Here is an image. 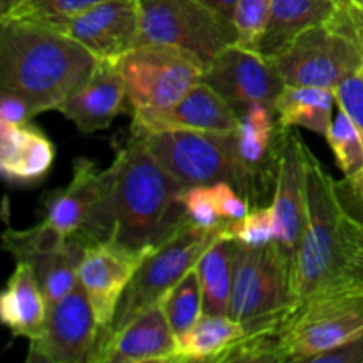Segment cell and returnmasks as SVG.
Instances as JSON below:
<instances>
[{
  "label": "cell",
  "instance_id": "cell-1",
  "mask_svg": "<svg viewBox=\"0 0 363 363\" xmlns=\"http://www.w3.org/2000/svg\"><path fill=\"white\" fill-rule=\"evenodd\" d=\"M186 186L131 135L108 167L105 197L91 225L77 236L87 247L110 243L145 259L188 222Z\"/></svg>",
  "mask_w": 363,
  "mask_h": 363
},
{
  "label": "cell",
  "instance_id": "cell-2",
  "mask_svg": "<svg viewBox=\"0 0 363 363\" xmlns=\"http://www.w3.org/2000/svg\"><path fill=\"white\" fill-rule=\"evenodd\" d=\"M360 222L340 201L339 186L308 151L307 223L291 262L293 307L363 289Z\"/></svg>",
  "mask_w": 363,
  "mask_h": 363
},
{
  "label": "cell",
  "instance_id": "cell-3",
  "mask_svg": "<svg viewBox=\"0 0 363 363\" xmlns=\"http://www.w3.org/2000/svg\"><path fill=\"white\" fill-rule=\"evenodd\" d=\"M0 23V91L23 98L35 116L59 110L99 60L55 28L23 20Z\"/></svg>",
  "mask_w": 363,
  "mask_h": 363
},
{
  "label": "cell",
  "instance_id": "cell-4",
  "mask_svg": "<svg viewBox=\"0 0 363 363\" xmlns=\"http://www.w3.org/2000/svg\"><path fill=\"white\" fill-rule=\"evenodd\" d=\"M273 62L286 84L333 89L363 67V7L353 0L339 4Z\"/></svg>",
  "mask_w": 363,
  "mask_h": 363
},
{
  "label": "cell",
  "instance_id": "cell-5",
  "mask_svg": "<svg viewBox=\"0 0 363 363\" xmlns=\"http://www.w3.org/2000/svg\"><path fill=\"white\" fill-rule=\"evenodd\" d=\"M142 138L156 160L184 186L227 181L248 201L259 183L241 163L234 131L158 130L131 133Z\"/></svg>",
  "mask_w": 363,
  "mask_h": 363
},
{
  "label": "cell",
  "instance_id": "cell-6",
  "mask_svg": "<svg viewBox=\"0 0 363 363\" xmlns=\"http://www.w3.org/2000/svg\"><path fill=\"white\" fill-rule=\"evenodd\" d=\"M293 307L291 257L273 241L248 247L238 241L229 315L243 326L245 337L273 332Z\"/></svg>",
  "mask_w": 363,
  "mask_h": 363
},
{
  "label": "cell",
  "instance_id": "cell-7",
  "mask_svg": "<svg viewBox=\"0 0 363 363\" xmlns=\"http://www.w3.org/2000/svg\"><path fill=\"white\" fill-rule=\"evenodd\" d=\"M222 234L223 230L202 229V227L194 225L188 220L172 238H169L165 243L152 250L140 262L135 275L131 277L130 284H128L126 291H124L123 298L117 305V311L110 326L98 337L91 363L94 362L96 354L103 350V346L117 332L130 325L142 312L149 311L155 305H160L162 298L191 268L197 266L202 254Z\"/></svg>",
  "mask_w": 363,
  "mask_h": 363
},
{
  "label": "cell",
  "instance_id": "cell-8",
  "mask_svg": "<svg viewBox=\"0 0 363 363\" xmlns=\"http://www.w3.org/2000/svg\"><path fill=\"white\" fill-rule=\"evenodd\" d=\"M137 46L176 50L208 67L227 46L238 43L234 21L209 9L201 0H137Z\"/></svg>",
  "mask_w": 363,
  "mask_h": 363
},
{
  "label": "cell",
  "instance_id": "cell-9",
  "mask_svg": "<svg viewBox=\"0 0 363 363\" xmlns=\"http://www.w3.org/2000/svg\"><path fill=\"white\" fill-rule=\"evenodd\" d=\"M131 112L165 110L202 80L206 67L194 57L163 46H137L116 60Z\"/></svg>",
  "mask_w": 363,
  "mask_h": 363
},
{
  "label": "cell",
  "instance_id": "cell-10",
  "mask_svg": "<svg viewBox=\"0 0 363 363\" xmlns=\"http://www.w3.org/2000/svg\"><path fill=\"white\" fill-rule=\"evenodd\" d=\"M99 325L80 284L52 305L45 326L28 340L27 362L85 363L91 362L98 342Z\"/></svg>",
  "mask_w": 363,
  "mask_h": 363
},
{
  "label": "cell",
  "instance_id": "cell-11",
  "mask_svg": "<svg viewBox=\"0 0 363 363\" xmlns=\"http://www.w3.org/2000/svg\"><path fill=\"white\" fill-rule=\"evenodd\" d=\"M308 145L294 128H280L277 140L272 206L277 220V241L293 262L307 223Z\"/></svg>",
  "mask_w": 363,
  "mask_h": 363
},
{
  "label": "cell",
  "instance_id": "cell-12",
  "mask_svg": "<svg viewBox=\"0 0 363 363\" xmlns=\"http://www.w3.org/2000/svg\"><path fill=\"white\" fill-rule=\"evenodd\" d=\"M202 80L211 85L238 116L255 103L275 108L277 98L286 85L273 60L238 43L227 46L206 67Z\"/></svg>",
  "mask_w": 363,
  "mask_h": 363
},
{
  "label": "cell",
  "instance_id": "cell-13",
  "mask_svg": "<svg viewBox=\"0 0 363 363\" xmlns=\"http://www.w3.org/2000/svg\"><path fill=\"white\" fill-rule=\"evenodd\" d=\"M60 32L98 59L117 60L138 45V4L137 0H103L71 18Z\"/></svg>",
  "mask_w": 363,
  "mask_h": 363
},
{
  "label": "cell",
  "instance_id": "cell-14",
  "mask_svg": "<svg viewBox=\"0 0 363 363\" xmlns=\"http://www.w3.org/2000/svg\"><path fill=\"white\" fill-rule=\"evenodd\" d=\"M142 261L144 259L126 254L110 243L85 247L78 264V284L91 301L98 319L99 335L112 323L117 305Z\"/></svg>",
  "mask_w": 363,
  "mask_h": 363
},
{
  "label": "cell",
  "instance_id": "cell-15",
  "mask_svg": "<svg viewBox=\"0 0 363 363\" xmlns=\"http://www.w3.org/2000/svg\"><path fill=\"white\" fill-rule=\"evenodd\" d=\"M240 116L209 84L201 80L165 110L135 112L131 133L158 130L234 131Z\"/></svg>",
  "mask_w": 363,
  "mask_h": 363
},
{
  "label": "cell",
  "instance_id": "cell-16",
  "mask_svg": "<svg viewBox=\"0 0 363 363\" xmlns=\"http://www.w3.org/2000/svg\"><path fill=\"white\" fill-rule=\"evenodd\" d=\"M128 94L116 60L99 59L89 77L60 105L62 112L82 133H94L110 126L128 110Z\"/></svg>",
  "mask_w": 363,
  "mask_h": 363
},
{
  "label": "cell",
  "instance_id": "cell-17",
  "mask_svg": "<svg viewBox=\"0 0 363 363\" xmlns=\"http://www.w3.org/2000/svg\"><path fill=\"white\" fill-rule=\"evenodd\" d=\"M108 169L89 158H78L71 181L46 201L45 220L66 238H77L91 225L105 197Z\"/></svg>",
  "mask_w": 363,
  "mask_h": 363
},
{
  "label": "cell",
  "instance_id": "cell-18",
  "mask_svg": "<svg viewBox=\"0 0 363 363\" xmlns=\"http://www.w3.org/2000/svg\"><path fill=\"white\" fill-rule=\"evenodd\" d=\"M179 363V344L162 305H155L117 332L92 363Z\"/></svg>",
  "mask_w": 363,
  "mask_h": 363
},
{
  "label": "cell",
  "instance_id": "cell-19",
  "mask_svg": "<svg viewBox=\"0 0 363 363\" xmlns=\"http://www.w3.org/2000/svg\"><path fill=\"white\" fill-rule=\"evenodd\" d=\"M55 160L52 142L30 124L0 123V169L6 181L35 183Z\"/></svg>",
  "mask_w": 363,
  "mask_h": 363
},
{
  "label": "cell",
  "instance_id": "cell-20",
  "mask_svg": "<svg viewBox=\"0 0 363 363\" xmlns=\"http://www.w3.org/2000/svg\"><path fill=\"white\" fill-rule=\"evenodd\" d=\"M337 6L335 0H273L257 52L273 60L308 28L325 23Z\"/></svg>",
  "mask_w": 363,
  "mask_h": 363
},
{
  "label": "cell",
  "instance_id": "cell-21",
  "mask_svg": "<svg viewBox=\"0 0 363 363\" xmlns=\"http://www.w3.org/2000/svg\"><path fill=\"white\" fill-rule=\"evenodd\" d=\"M46 301L38 275L27 262H16L0 296V319L18 337L32 340L48 318Z\"/></svg>",
  "mask_w": 363,
  "mask_h": 363
},
{
  "label": "cell",
  "instance_id": "cell-22",
  "mask_svg": "<svg viewBox=\"0 0 363 363\" xmlns=\"http://www.w3.org/2000/svg\"><path fill=\"white\" fill-rule=\"evenodd\" d=\"M279 131L275 108L262 103L248 106L238 121L234 130L238 155L245 169L257 183H261L268 172L275 174Z\"/></svg>",
  "mask_w": 363,
  "mask_h": 363
},
{
  "label": "cell",
  "instance_id": "cell-23",
  "mask_svg": "<svg viewBox=\"0 0 363 363\" xmlns=\"http://www.w3.org/2000/svg\"><path fill=\"white\" fill-rule=\"evenodd\" d=\"M335 103L330 87L286 84L275 103L277 123L280 128H305L326 138Z\"/></svg>",
  "mask_w": 363,
  "mask_h": 363
},
{
  "label": "cell",
  "instance_id": "cell-24",
  "mask_svg": "<svg viewBox=\"0 0 363 363\" xmlns=\"http://www.w3.org/2000/svg\"><path fill=\"white\" fill-rule=\"evenodd\" d=\"M236 248L238 241L222 234L199 259L197 269L201 275L202 293H204L206 314L229 315Z\"/></svg>",
  "mask_w": 363,
  "mask_h": 363
},
{
  "label": "cell",
  "instance_id": "cell-25",
  "mask_svg": "<svg viewBox=\"0 0 363 363\" xmlns=\"http://www.w3.org/2000/svg\"><path fill=\"white\" fill-rule=\"evenodd\" d=\"M247 335L230 315L202 314L199 321L177 339L181 362H222L223 354Z\"/></svg>",
  "mask_w": 363,
  "mask_h": 363
},
{
  "label": "cell",
  "instance_id": "cell-26",
  "mask_svg": "<svg viewBox=\"0 0 363 363\" xmlns=\"http://www.w3.org/2000/svg\"><path fill=\"white\" fill-rule=\"evenodd\" d=\"M170 328L179 339L204 314V293L197 266L191 268L160 301Z\"/></svg>",
  "mask_w": 363,
  "mask_h": 363
},
{
  "label": "cell",
  "instance_id": "cell-27",
  "mask_svg": "<svg viewBox=\"0 0 363 363\" xmlns=\"http://www.w3.org/2000/svg\"><path fill=\"white\" fill-rule=\"evenodd\" d=\"M103 0H21L0 20H23L60 30L71 18Z\"/></svg>",
  "mask_w": 363,
  "mask_h": 363
},
{
  "label": "cell",
  "instance_id": "cell-28",
  "mask_svg": "<svg viewBox=\"0 0 363 363\" xmlns=\"http://www.w3.org/2000/svg\"><path fill=\"white\" fill-rule=\"evenodd\" d=\"M335 162L350 179L363 169V131L344 110L339 108L326 135Z\"/></svg>",
  "mask_w": 363,
  "mask_h": 363
},
{
  "label": "cell",
  "instance_id": "cell-29",
  "mask_svg": "<svg viewBox=\"0 0 363 363\" xmlns=\"http://www.w3.org/2000/svg\"><path fill=\"white\" fill-rule=\"evenodd\" d=\"M223 236H229L248 247H262L277 241V220L273 206L255 208L245 218L229 223L223 230Z\"/></svg>",
  "mask_w": 363,
  "mask_h": 363
},
{
  "label": "cell",
  "instance_id": "cell-30",
  "mask_svg": "<svg viewBox=\"0 0 363 363\" xmlns=\"http://www.w3.org/2000/svg\"><path fill=\"white\" fill-rule=\"evenodd\" d=\"M272 4L273 0H238L233 18L238 30V45L257 50L269 18Z\"/></svg>",
  "mask_w": 363,
  "mask_h": 363
},
{
  "label": "cell",
  "instance_id": "cell-31",
  "mask_svg": "<svg viewBox=\"0 0 363 363\" xmlns=\"http://www.w3.org/2000/svg\"><path fill=\"white\" fill-rule=\"evenodd\" d=\"M186 216L194 225L209 230H225L229 223L220 215L213 184H199L184 190L183 195Z\"/></svg>",
  "mask_w": 363,
  "mask_h": 363
},
{
  "label": "cell",
  "instance_id": "cell-32",
  "mask_svg": "<svg viewBox=\"0 0 363 363\" xmlns=\"http://www.w3.org/2000/svg\"><path fill=\"white\" fill-rule=\"evenodd\" d=\"M333 92L339 108L344 110L363 131V67L335 85Z\"/></svg>",
  "mask_w": 363,
  "mask_h": 363
},
{
  "label": "cell",
  "instance_id": "cell-33",
  "mask_svg": "<svg viewBox=\"0 0 363 363\" xmlns=\"http://www.w3.org/2000/svg\"><path fill=\"white\" fill-rule=\"evenodd\" d=\"M213 188H215V197L220 215L225 220V223L238 222V220L245 218L250 213V201L243 197L230 183L220 181V183L213 184Z\"/></svg>",
  "mask_w": 363,
  "mask_h": 363
},
{
  "label": "cell",
  "instance_id": "cell-34",
  "mask_svg": "<svg viewBox=\"0 0 363 363\" xmlns=\"http://www.w3.org/2000/svg\"><path fill=\"white\" fill-rule=\"evenodd\" d=\"M308 363H363V333L346 340L333 350L315 354Z\"/></svg>",
  "mask_w": 363,
  "mask_h": 363
},
{
  "label": "cell",
  "instance_id": "cell-35",
  "mask_svg": "<svg viewBox=\"0 0 363 363\" xmlns=\"http://www.w3.org/2000/svg\"><path fill=\"white\" fill-rule=\"evenodd\" d=\"M0 123L9 124H28V121L35 116L32 106L23 98L11 92L0 91Z\"/></svg>",
  "mask_w": 363,
  "mask_h": 363
},
{
  "label": "cell",
  "instance_id": "cell-36",
  "mask_svg": "<svg viewBox=\"0 0 363 363\" xmlns=\"http://www.w3.org/2000/svg\"><path fill=\"white\" fill-rule=\"evenodd\" d=\"M204 6H208L209 9H213L215 13L222 14L223 18L233 21L234 11H236L238 0H201Z\"/></svg>",
  "mask_w": 363,
  "mask_h": 363
},
{
  "label": "cell",
  "instance_id": "cell-37",
  "mask_svg": "<svg viewBox=\"0 0 363 363\" xmlns=\"http://www.w3.org/2000/svg\"><path fill=\"white\" fill-rule=\"evenodd\" d=\"M350 183L351 186H353L354 194L363 201V169L358 174H354L353 177H350Z\"/></svg>",
  "mask_w": 363,
  "mask_h": 363
},
{
  "label": "cell",
  "instance_id": "cell-38",
  "mask_svg": "<svg viewBox=\"0 0 363 363\" xmlns=\"http://www.w3.org/2000/svg\"><path fill=\"white\" fill-rule=\"evenodd\" d=\"M21 0H0V9H2V16H6L7 13H9L11 9H14V7L20 4Z\"/></svg>",
  "mask_w": 363,
  "mask_h": 363
},
{
  "label": "cell",
  "instance_id": "cell-39",
  "mask_svg": "<svg viewBox=\"0 0 363 363\" xmlns=\"http://www.w3.org/2000/svg\"><path fill=\"white\" fill-rule=\"evenodd\" d=\"M358 229H360V245H362V250H363V223L360 222V225H358Z\"/></svg>",
  "mask_w": 363,
  "mask_h": 363
},
{
  "label": "cell",
  "instance_id": "cell-40",
  "mask_svg": "<svg viewBox=\"0 0 363 363\" xmlns=\"http://www.w3.org/2000/svg\"><path fill=\"white\" fill-rule=\"evenodd\" d=\"M337 4H344V2H350V0H335Z\"/></svg>",
  "mask_w": 363,
  "mask_h": 363
},
{
  "label": "cell",
  "instance_id": "cell-41",
  "mask_svg": "<svg viewBox=\"0 0 363 363\" xmlns=\"http://www.w3.org/2000/svg\"><path fill=\"white\" fill-rule=\"evenodd\" d=\"M353 2H357V4H362V2H363V0H353Z\"/></svg>",
  "mask_w": 363,
  "mask_h": 363
},
{
  "label": "cell",
  "instance_id": "cell-42",
  "mask_svg": "<svg viewBox=\"0 0 363 363\" xmlns=\"http://www.w3.org/2000/svg\"><path fill=\"white\" fill-rule=\"evenodd\" d=\"M360 6H362V7H363V2H362V4H360Z\"/></svg>",
  "mask_w": 363,
  "mask_h": 363
}]
</instances>
